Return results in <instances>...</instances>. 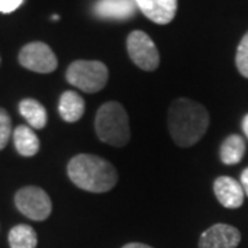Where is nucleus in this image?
<instances>
[{"mask_svg": "<svg viewBox=\"0 0 248 248\" xmlns=\"http://www.w3.org/2000/svg\"><path fill=\"white\" fill-rule=\"evenodd\" d=\"M167 122L172 141L181 148H190L207 133L210 115L202 104L187 98H178L170 107Z\"/></svg>", "mask_w": 248, "mask_h": 248, "instance_id": "1", "label": "nucleus"}, {"mask_svg": "<svg viewBox=\"0 0 248 248\" xmlns=\"http://www.w3.org/2000/svg\"><path fill=\"white\" fill-rule=\"evenodd\" d=\"M68 177L75 185L91 193H105L117 184V171L95 155H78L68 163Z\"/></svg>", "mask_w": 248, "mask_h": 248, "instance_id": "2", "label": "nucleus"}, {"mask_svg": "<svg viewBox=\"0 0 248 248\" xmlns=\"http://www.w3.org/2000/svg\"><path fill=\"white\" fill-rule=\"evenodd\" d=\"M95 133L98 138L108 145L117 148L125 146L130 141L131 131L128 115L123 105L116 101H109L99 108L95 115Z\"/></svg>", "mask_w": 248, "mask_h": 248, "instance_id": "3", "label": "nucleus"}, {"mask_svg": "<svg viewBox=\"0 0 248 248\" xmlns=\"http://www.w3.org/2000/svg\"><path fill=\"white\" fill-rule=\"evenodd\" d=\"M109 72L101 61L79 60L72 62L66 71V80L73 87L84 93H98L107 86Z\"/></svg>", "mask_w": 248, "mask_h": 248, "instance_id": "4", "label": "nucleus"}, {"mask_svg": "<svg viewBox=\"0 0 248 248\" xmlns=\"http://www.w3.org/2000/svg\"><path fill=\"white\" fill-rule=\"evenodd\" d=\"M18 211L32 221H45L50 217L53 204L48 195L37 186H25L16 193Z\"/></svg>", "mask_w": 248, "mask_h": 248, "instance_id": "5", "label": "nucleus"}, {"mask_svg": "<svg viewBox=\"0 0 248 248\" xmlns=\"http://www.w3.org/2000/svg\"><path fill=\"white\" fill-rule=\"evenodd\" d=\"M127 51L131 61L142 71L153 72L160 63V55L155 42L142 31H134L127 37Z\"/></svg>", "mask_w": 248, "mask_h": 248, "instance_id": "6", "label": "nucleus"}, {"mask_svg": "<svg viewBox=\"0 0 248 248\" xmlns=\"http://www.w3.org/2000/svg\"><path fill=\"white\" fill-rule=\"evenodd\" d=\"M18 61L24 68L37 73H51L58 66V60L53 50L42 42L24 46L19 51Z\"/></svg>", "mask_w": 248, "mask_h": 248, "instance_id": "7", "label": "nucleus"}, {"mask_svg": "<svg viewBox=\"0 0 248 248\" xmlns=\"http://www.w3.org/2000/svg\"><path fill=\"white\" fill-rule=\"evenodd\" d=\"M240 240L239 229L226 223H217L202 234L199 248H236Z\"/></svg>", "mask_w": 248, "mask_h": 248, "instance_id": "8", "label": "nucleus"}, {"mask_svg": "<svg viewBox=\"0 0 248 248\" xmlns=\"http://www.w3.org/2000/svg\"><path fill=\"white\" fill-rule=\"evenodd\" d=\"M141 11L159 25L170 24L177 14L178 0H135Z\"/></svg>", "mask_w": 248, "mask_h": 248, "instance_id": "9", "label": "nucleus"}, {"mask_svg": "<svg viewBox=\"0 0 248 248\" xmlns=\"http://www.w3.org/2000/svg\"><path fill=\"white\" fill-rule=\"evenodd\" d=\"M214 193L226 208H239L244 203V190L239 181L231 177H219L214 182Z\"/></svg>", "mask_w": 248, "mask_h": 248, "instance_id": "10", "label": "nucleus"}, {"mask_svg": "<svg viewBox=\"0 0 248 248\" xmlns=\"http://www.w3.org/2000/svg\"><path fill=\"white\" fill-rule=\"evenodd\" d=\"M94 13L105 19H128L135 16V3L133 0H98Z\"/></svg>", "mask_w": 248, "mask_h": 248, "instance_id": "11", "label": "nucleus"}, {"mask_svg": "<svg viewBox=\"0 0 248 248\" xmlns=\"http://www.w3.org/2000/svg\"><path fill=\"white\" fill-rule=\"evenodd\" d=\"M58 110L66 123H76L84 113V99L76 91H65L60 98Z\"/></svg>", "mask_w": 248, "mask_h": 248, "instance_id": "12", "label": "nucleus"}, {"mask_svg": "<svg viewBox=\"0 0 248 248\" xmlns=\"http://www.w3.org/2000/svg\"><path fill=\"white\" fill-rule=\"evenodd\" d=\"M13 138H14L16 149L21 156L32 157L39 152L40 142H39V138L36 137V134L32 131L31 127L18 125L17 128L14 130Z\"/></svg>", "mask_w": 248, "mask_h": 248, "instance_id": "13", "label": "nucleus"}, {"mask_svg": "<svg viewBox=\"0 0 248 248\" xmlns=\"http://www.w3.org/2000/svg\"><path fill=\"white\" fill-rule=\"evenodd\" d=\"M19 113L27 120L29 125L36 130L45 128L47 124V112L45 107L36 99H24L19 102Z\"/></svg>", "mask_w": 248, "mask_h": 248, "instance_id": "14", "label": "nucleus"}, {"mask_svg": "<svg viewBox=\"0 0 248 248\" xmlns=\"http://www.w3.org/2000/svg\"><path fill=\"white\" fill-rule=\"evenodd\" d=\"M246 153V142L240 135H229L221 146L219 156L223 164L226 166H233L240 163Z\"/></svg>", "mask_w": 248, "mask_h": 248, "instance_id": "15", "label": "nucleus"}, {"mask_svg": "<svg viewBox=\"0 0 248 248\" xmlns=\"http://www.w3.org/2000/svg\"><path fill=\"white\" fill-rule=\"evenodd\" d=\"M11 248H36L37 236L35 229L29 225H17L9 233Z\"/></svg>", "mask_w": 248, "mask_h": 248, "instance_id": "16", "label": "nucleus"}, {"mask_svg": "<svg viewBox=\"0 0 248 248\" xmlns=\"http://www.w3.org/2000/svg\"><path fill=\"white\" fill-rule=\"evenodd\" d=\"M236 66L240 75H243L244 78L248 79V32L241 39L239 47H237V53H236Z\"/></svg>", "mask_w": 248, "mask_h": 248, "instance_id": "17", "label": "nucleus"}, {"mask_svg": "<svg viewBox=\"0 0 248 248\" xmlns=\"http://www.w3.org/2000/svg\"><path fill=\"white\" fill-rule=\"evenodd\" d=\"M11 135V119L9 113L0 108V151L6 148Z\"/></svg>", "mask_w": 248, "mask_h": 248, "instance_id": "18", "label": "nucleus"}, {"mask_svg": "<svg viewBox=\"0 0 248 248\" xmlns=\"http://www.w3.org/2000/svg\"><path fill=\"white\" fill-rule=\"evenodd\" d=\"M24 0H0V13L10 14L21 6Z\"/></svg>", "mask_w": 248, "mask_h": 248, "instance_id": "19", "label": "nucleus"}, {"mask_svg": "<svg viewBox=\"0 0 248 248\" xmlns=\"http://www.w3.org/2000/svg\"><path fill=\"white\" fill-rule=\"evenodd\" d=\"M240 184L243 186L244 193L248 196V167L243 172H241V178H240Z\"/></svg>", "mask_w": 248, "mask_h": 248, "instance_id": "20", "label": "nucleus"}, {"mask_svg": "<svg viewBox=\"0 0 248 248\" xmlns=\"http://www.w3.org/2000/svg\"><path fill=\"white\" fill-rule=\"evenodd\" d=\"M123 248H153L151 246H146V244H142V243H128L125 244Z\"/></svg>", "mask_w": 248, "mask_h": 248, "instance_id": "21", "label": "nucleus"}, {"mask_svg": "<svg viewBox=\"0 0 248 248\" xmlns=\"http://www.w3.org/2000/svg\"><path fill=\"white\" fill-rule=\"evenodd\" d=\"M243 131H244V134H246V137L248 138V115L244 116V119H243Z\"/></svg>", "mask_w": 248, "mask_h": 248, "instance_id": "22", "label": "nucleus"}]
</instances>
